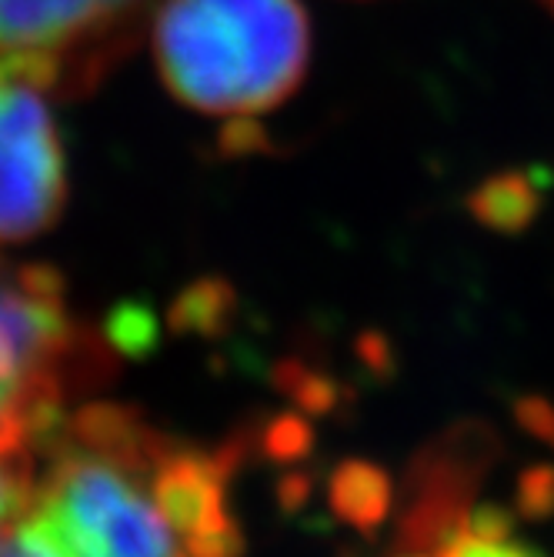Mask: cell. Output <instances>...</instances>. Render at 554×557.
Returning a JSON list of instances; mask_svg holds the SVG:
<instances>
[{
    "instance_id": "8992f818",
    "label": "cell",
    "mask_w": 554,
    "mask_h": 557,
    "mask_svg": "<svg viewBox=\"0 0 554 557\" xmlns=\"http://www.w3.org/2000/svg\"><path fill=\"white\" fill-rule=\"evenodd\" d=\"M408 544H428L434 557H538L534 547L512 537L501 511H458L455 504L408 521Z\"/></svg>"
},
{
    "instance_id": "3957f363",
    "label": "cell",
    "mask_w": 554,
    "mask_h": 557,
    "mask_svg": "<svg viewBox=\"0 0 554 557\" xmlns=\"http://www.w3.org/2000/svg\"><path fill=\"white\" fill-rule=\"evenodd\" d=\"M150 0H0V81L81 94L127 54Z\"/></svg>"
},
{
    "instance_id": "9c48e42d",
    "label": "cell",
    "mask_w": 554,
    "mask_h": 557,
    "mask_svg": "<svg viewBox=\"0 0 554 557\" xmlns=\"http://www.w3.org/2000/svg\"><path fill=\"white\" fill-rule=\"evenodd\" d=\"M541 4H547V8H551V11H554V0H541Z\"/></svg>"
},
{
    "instance_id": "52a82bcc",
    "label": "cell",
    "mask_w": 554,
    "mask_h": 557,
    "mask_svg": "<svg viewBox=\"0 0 554 557\" xmlns=\"http://www.w3.org/2000/svg\"><path fill=\"white\" fill-rule=\"evenodd\" d=\"M34 487V465L0 461V541L27 515Z\"/></svg>"
},
{
    "instance_id": "7a4b0ae2",
    "label": "cell",
    "mask_w": 554,
    "mask_h": 557,
    "mask_svg": "<svg viewBox=\"0 0 554 557\" xmlns=\"http://www.w3.org/2000/svg\"><path fill=\"white\" fill-rule=\"evenodd\" d=\"M155 428L121 404H87L44 447L27 515L71 557H187L147 478Z\"/></svg>"
},
{
    "instance_id": "6da1fadb",
    "label": "cell",
    "mask_w": 554,
    "mask_h": 557,
    "mask_svg": "<svg viewBox=\"0 0 554 557\" xmlns=\"http://www.w3.org/2000/svg\"><path fill=\"white\" fill-rule=\"evenodd\" d=\"M150 40L181 104L237 127L284 108L311 64L300 0H161Z\"/></svg>"
},
{
    "instance_id": "5b68a950",
    "label": "cell",
    "mask_w": 554,
    "mask_h": 557,
    "mask_svg": "<svg viewBox=\"0 0 554 557\" xmlns=\"http://www.w3.org/2000/svg\"><path fill=\"white\" fill-rule=\"evenodd\" d=\"M44 90L0 81V244L54 227L67 200V158Z\"/></svg>"
},
{
    "instance_id": "277c9868",
    "label": "cell",
    "mask_w": 554,
    "mask_h": 557,
    "mask_svg": "<svg viewBox=\"0 0 554 557\" xmlns=\"http://www.w3.org/2000/svg\"><path fill=\"white\" fill-rule=\"evenodd\" d=\"M64 321L50 294L0 258V461L34 465L64 421Z\"/></svg>"
},
{
    "instance_id": "ba28073f",
    "label": "cell",
    "mask_w": 554,
    "mask_h": 557,
    "mask_svg": "<svg viewBox=\"0 0 554 557\" xmlns=\"http://www.w3.org/2000/svg\"><path fill=\"white\" fill-rule=\"evenodd\" d=\"M0 557H71L30 515H24L0 541Z\"/></svg>"
}]
</instances>
